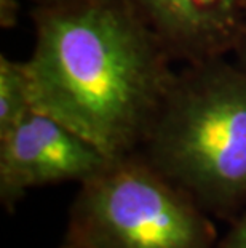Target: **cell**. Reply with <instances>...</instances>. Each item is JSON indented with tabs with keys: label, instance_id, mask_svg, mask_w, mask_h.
<instances>
[{
	"label": "cell",
	"instance_id": "1",
	"mask_svg": "<svg viewBox=\"0 0 246 248\" xmlns=\"http://www.w3.org/2000/svg\"><path fill=\"white\" fill-rule=\"evenodd\" d=\"M34 109L111 159L139 149L174 78L173 60L128 0L32 7Z\"/></svg>",
	"mask_w": 246,
	"mask_h": 248
},
{
	"label": "cell",
	"instance_id": "2",
	"mask_svg": "<svg viewBox=\"0 0 246 248\" xmlns=\"http://www.w3.org/2000/svg\"><path fill=\"white\" fill-rule=\"evenodd\" d=\"M138 152L214 219L246 207V67L229 56L184 64Z\"/></svg>",
	"mask_w": 246,
	"mask_h": 248
},
{
	"label": "cell",
	"instance_id": "3",
	"mask_svg": "<svg viewBox=\"0 0 246 248\" xmlns=\"http://www.w3.org/2000/svg\"><path fill=\"white\" fill-rule=\"evenodd\" d=\"M66 240L83 248H217L214 218L139 154L78 184Z\"/></svg>",
	"mask_w": 246,
	"mask_h": 248
},
{
	"label": "cell",
	"instance_id": "4",
	"mask_svg": "<svg viewBox=\"0 0 246 248\" xmlns=\"http://www.w3.org/2000/svg\"><path fill=\"white\" fill-rule=\"evenodd\" d=\"M109 162L111 157L69 126L32 109L0 135V203L13 212L32 189L82 184Z\"/></svg>",
	"mask_w": 246,
	"mask_h": 248
},
{
	"label": "cell",
	"instance_id": "5",
	"mask_svg": "<svg viewBox=\"0 0 246 248\" xmlns=\"http://www.w3.org/2000/svg\"><path fill=\"white\" fill-rule=\"evenodd\" d=\"M173 61L230 56L246 16V0H128Z\"/></svg>",
	"mask_w": 246,
	"mask_h": 248
},
{
	"label": "cell",
	"instance_id": "6",
	"mask_svg": "<svg viewBox=\"0 0 246 248\" xmlns=\"http://www.w3.org/2000/svg\"><path fill=\"white\" fill-rule=\"evenodd\" d=\"M32 109L26 62L0 55V135L13 128Z\"/></svg>",
	"mask_w": 246,
	"mask_h": 248
},
{
	"label": "cell",
	"instance_id": "7",
	"mask_svg": "<svg viewBox=\"0 0 246 248\" xmlns=\"http://www.w3.org/2000/svg\"><path fill=\"white\" fill-rule=\"evenodd\" d=\"M217 248H246V207L232 223H229V231L219 237Z\"/></svg>",
	"mask_w": 246,
	"mask_h": 248
},
{
	"label": "cell",
	"instance_id": "8",
	"mask_svg": "<svg viewBox=\"0 0 246 248\" xmlns=\"http://www.w3.org/2000/svg\"><path fill=\"white\" fill-rule=\"evenodd\" d=\"M18 0H0V26L3 29H12L18 21Z\"/></svg>",
	"mask_w": 246,
	"mask_h": 248
},
{
	"label": "cell",
	"instance_id": "9",
	"mask_svg": "<svg viewBox=\"0 0 246 248\" xmlns=\"http://www.w3.org/2000/svg\"><path fill=\"white\" fill-rule=\"evenodd\" d=\"M232 55L235 61H238L243 67H246V16L243 21L242 31H240L238 42H237V45H235V50Z\"/></svg>",
	"mask_w": 246,
	"mask_h": 248
},
{
	"label": "cell",
	"instance_id": "10",
	"mask_svg": "<svg viewBox=\"0 0 246 248\" xmlns=\"http://www.w3.org/2000/svg\"><path fill=\"white\" fill-rule=\"evenodd\" d=\"M32 2V7H40V5H53L59 2H66V0H29Z\"/></svg>",
	"mask_w": 246,
	"mask_h": 248
},
{
	"label": "cell",
	"instance_id": "11",
	"mask_svg": "<svg viewBox=\"0 0 246 248\" xmlns=\"http://www.w3.org/2000/svg\"><path fill=\"white\" fill-rule=\"evenodd\" d=\"M58 248H83V247H80V245L74 244V242H69V240L64 239V242H62V244L58 247Z\"/></svg>",
	"mask_w": 246,
	"mask_h": 248
}]
</instances>
